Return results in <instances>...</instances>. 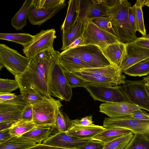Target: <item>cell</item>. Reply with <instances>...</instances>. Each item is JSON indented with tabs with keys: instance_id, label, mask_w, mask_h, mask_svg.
Instances as JSON below:
<instances>
[{
	"instance_id": "22",
	"label": "cell",
	"mask_w": 149,
	"mask_h": 149,
	"mask_svg": "<svg viewBox=\"0 0 149 149\" xmlns=\"http://www.w3.org/2000/svg\"><path fill=\"white\" fill-rule=\"evenodd\" d=\"M56 130H57L54 125L36 126L22 136L33 140L37 144H40L52 135Z\"/></svg>"
},
{
	"instance_id": "15",
	"label": "cell",
	"mask_w": 149,
	"mask_h": 149,
	"mask_svg": "<svg viewBox=\"0 0 149 149\" xmlns=\"http://www.w3.org/2000/svg\"><path fill=\"white\" fill-rule=\"evenodd\" d=\"M140 109L138 106L128 102L105 103L99 106L100 112L111 118L130 116L134 111Z\"/></svg>"
},
{
	"instance_id": "52",
	"label": "cell",
	"mask_w": 149,
	"mask_h": 149,
	"mask_svg": "<svg viewBox=\"0 0 149 149\" xmlns=\"http://www.w3.org/2000/svg\"><path fill=\"white\" fill-rule=\"evenodd\" d=\"M144 6H147L149 8V0H146L144 3Z\"/></svg>"
},
{
	"instance_id": "44",
	"label": "cell",
	"mask_w": 149,
	"mask_h": 149,
	"mask_svg": "<svg viewBox=\"0 0 149 149\" xmlns=\"http://www.w3.org/2000/svg\"><path fill=\"white\" fill-rule=\"evenodd\" d=\"M130 116L140 120H149V114L146 111L141 109L134 111L132 113Z\"/></svg>"
},
{
	"instance_id": "29",
	"label": "cell",
	"mask_w": 149,
	"mask_h": 149,
	"mask_svg": "<svg viewBox=\"0 0 149 149\" xmlns=\"http://www.w3.org/2000/svg\"><path fill=\"white\" fill-rule=\"evenodd\" d=\"M124 73L133 77L146 76L149 74V58L141 61L130 67Z\"/></svg>"
},
{
	"instance_id": "28",
	"label": "cell",
	"mask_w": 149,
	"mask_h": 149,
	"mask_svg": "<svg viewBox=\"0 0 149 149\" xmlns=\"http://www.w3.org/2000/svg\"><path fill=\"white\" fill-rule=\"evenodd\" d=\"M34 35L27 33H0V39L14 42L26 47L33 40Z\"/></svg>"
},
{
	"instance_id": "51",
	"label": "cell",
	"mask_w": 149,
	"mask_h": 149,
	"mask_svg": "<svg viewBox=\"0 0 149 149\" xmlns=\"http://www.w3.org/2000/svg\"><path fill=\"white\" fill-rule=\"evenodd\" d=\"M142 80L146 84L149 85V75L143 77Z\"/></svg>"
},
{
	"instance_id": "47",
	"label": "cell",
	"mask_w": 149,
	"mask_h": 149,
	"mask_svg": "<svg viewBox=\"0 0 149 149\" xmlns=\"http://www.w3.org/2000/svg\"><path fill=\"white\" fill-rule=\"evenodd\" d=\"M27 149H68L50 146L42 143L37 144L35 146Z\"/></svg>"
},
{
	"instance_id": "38",
	"label": "cell",
	"mask_w": 149,
	"mask_h": 149,
	"mask_svg": "<svg viewBox=\"0 0 149 149\" xmlns=\"http://www.w3.org/2000/svg\"><path fill=\"white\" fill-rule=\"evenodd\" d=\"M67 79L72 88L81 87L86 88V82L83 79L76 76L72 73L65 71Z\"/></svg>"
},
{
	"instance_id": "49",
	"label": "cell",
	"mask_w": 149,
	"mask_h": 149,
	"mask_svg": "<svg viewBox=\"0 0 149 149\" xmlns=\"http://www.w3.org/2000/svg\"><path fill=\"white\" fill-rule=\"evenodd\" d=\"M17 122L6 121L0 123V131L11 128Z\"/></svg>"
},
{
	"instance_id": "48",
	"label": "cell",
	"mask_w": 149,
	"mask_h": 149,
	"mask_svg": "<svg viewBox=\"0 0 149 149\" xmlns=\"http://www.w3.org/2000/svg\"><path fill=\"white\" fill-rule=\"evenodd\" d=\"M86 45H87L86 41L81 36L73 42L67 49H70L75 47L78 46Z\"/></svg>"
},
{
	"instance_id": "39",
	"label": "cell",
	"mask_w": 149,
	"mask_h": 149,
	"mask_svg": "<svg viewBox=\"0 0 149 149\" xmlns=\"http://www.w3.org/2000/svg\"><path fill=\"white\" fill-rule=\"evenodd\" d=\"M23 100L29 104L33 105L42 100L45 97L36 93L25 92L21 93Z\"/></svg>"
},
{
	"instance_id": "45",
	"label": "cell",
	"mask_w": 149,
	"mask_h": 149,
	"mask_svg": "<svg viewBox=\"0 0 149 149\" xmlns=\"http://www.w3.org/2000/svg\"><path fill=\"white\" fill-rule=\"evenodd\" d=\"M13 137L10 133V129L0 131V144Z\"/></svg>"
},
{
	"instance_id": "10",
	"label": "cell",
	"mask_w": 149,
	"mask_h": 149,
	"mask_svg": "<svg viewBox=\"0 0 149 149\" xmlns=\"http://www.w3.org/2000/svg\"><path fill=\"white\" fill-rule=\"evenodd\" d=\"M51 94V96L56 97L60 101L69 102L72 97V88L59 61L56 64L53 71Z\"/></svg>"
},
{
	"instance_id": "21",
	"label": "cell",
	"mask_w": 149,
	"mask_h": 149,
	"mask_svg": "<svg viewBox=\"0 0 149 149\" xmlns=\"http://www.w3.org/2000/svg\"><path fill=\"white\" fill-rule=\"evenodd\" d=\"M84 22L76 17L70 27L62 32V46L61 50H66L75 40L81 36Z\"/></svg>"
},
{
	"instance_id": "17",
	"label": "cell",
	"mask_w": 149,
	"mask_h": 149,
	"mask_svg": "<svg viewBox=\"0 0 149 149\" xmlns=\"http://www.w3.org/2000/svg\"><path fill=\"white\" fill-rule=\"evenodd\" d=\"M66 6L65 3L52 8H38L32 4L29 9L28 18L31 24L40 26Z\"/></svg>"
},
{
	"instance_id": "20",
	"label": "cell",
	"mask_w": 149,
	"mask_h": 149,
	"mask_svg": "<svg viewBox=\"0 0 149 149\" xmlns=\"http://www.w3.org/2000/svg\"><path fill=\"white\" fill-rule=\"evenodd\" d=\"M106 129L103 126L95 124L89 126L71 124L70 129L66 132L70 135L78 139H92L94 136Z\"/></svg>"
},
{
	"instance_id": "34",
	"label": "cell",
	"mask_w": 149,
	"mask_h": 149,
	"mask_svg": "<svg viewBox=\"0 0 149 149\" xmlns=\"http://www.w3.org/2000/svg\"><path fill=\"white\" fill-rule=\"evenodd\" d=\"M125 149H149V139L143 135L134 134Z\"/></svg>"
},
{
	"instance_id": "13",
	"label": "cell",
	"mask_w": 149,
	"mask_h": 149,
	"mask_svg": "<svg viewBox=\"0 0 149 149\" xmlns=\"http://www.w3.org/2000/svg\"><path fill=\"white\" fill-rule=\"evenodd\" d=\"M28 104L23 100L21 94L12 100L0 103V123L18 121L23 110Z\"/></svg>"
},
{
	"instance_id": "37",
	"label": "cell",
	"mask_w": 149,
	"mask_h": 149,
	"mask_svg": "<svg viewBox=\"0 0 149 149\" xmlns=\"http://www.w3.org/2000/svg\"><path fill=\"white\" fill-rule=\"evenodd\" d=\"M65 0H33L32 4L38 8H50L64 3Z\"/></svg>"
},
{
	"instance_id": "26",
	"label": "cell",
	"mask_w": 149,
	"mask_h": 149,
	"mask_svg": "<svg viewBox=\"0 0 149 149\" xmlns=\"http://www.w3.org/2000/svg\"><path fill=\"white\" fill-rule=\"evenodd\" d=\"M36 144L32 140L22 136H15L0 144V149H27Z\"/></svg>"
},
{
	"instance_id": "6",
	"label": "cell",
	"mask_w": 149,
	"mask_h": 149,
	"mask_svg": "<svg viewBox=\"0 0 149 149\" xmlns=\"http://www.w3.org/2000/svg\"><path fill=\"white\" fill-rule=\"evenodd\" d=\"M81 36L87 45L97 46L101 50L111 44L120 42L116 36L98 27L88 18L84 21Z\"/></svg>"
},
{
	"instance_id": "19",
	"label": "cell",
	"mask_w": 149,
	"mask_h": 149,
	"mask_svg": "<svg viewBox=\"0 0 149 149\" xmlns=\"http://www.w3.org/2000/svg\"><path fill=\"white\" fill-rule=\"evenodd\" d=\"M127 44L119 42L108 45L102 50L111 65L120 68L126 53Z\"/></svg>"
},
{
	"instance_id": "9",
	"label": "cell",
	"mask_w": 149,
	"mask_h": 149,
	"mask_svg": "<svg viewBox=\"0 0 149 149\" xmlns=\"http://www.w3.org/2000/svg\"><path fill=\"white\" fill-rule=\"evenodd\" d=\"M86 83V89L94 100L104 103L129 102L121 90L120 86H101Z\"/></svg>"
},
{
	"instance_id": "12",
	"label": "cell",
	"mask_w": 149,
	"mask_h": 149,
	"mask_svg": "<svg viewBox=\"0 0 149 149\" xmlns=\"http://www.w3.org/2000/svg\"><path fill=\"white\" fill-rule=\"evenodd\" d=\"M108 8L105 0H79L76 17L83 21L87 18L108 17Z\"/></svg>"
},
{
	"instance_id": "50",
	"label": "cell",
	"mask_w": 149,
	"mask_h": 149,
	"mask_svg": "<svg viewBox=\"0 0 149 149\" xmlns=\"http://www.w3.org/2000/svg\"><path fill=\"white\" fill-rule=\"evenodd\" d=\"M128 18L130 22L134 31L136 32L135 24V19L133 13L132 7H130L128 11Z\"/></svg>"
},
{
	"instance_id": "16",
	"label": "cell",
	"mask_w": 149,
	"mask_h": 149,
	"mask_svg": "<svg viewBox=\"0 0 149 149\" xmlns=\"http://www.w3.org/2000/svg\"><path fill=\"white\" fill-rule=\"evenodd\" d=\"M126 44V54L120 67L122 72L137 63L149 58V49L131 42Z\"/></svg>"
},
{
	"instance_id": "24",
	"label": "cell",
	"mask_w": 149,
	"mask_h": 149,
	"mask_svg": "<svg viewBox=\"0 0 149 149\" xmlns=\"http://www.w3.org/2000/svg\"><path fill=\"white\" fill-rule=\"evenodd\" d=\"M131 133H133L127 129L117 127L107 128L94 136L92 139L93 140L100 141L105 144L121 136Z\"/></svg>"
},
{
	"instance_id": "1",
	"label": "cell",
	"mask_w": 149,
	"mask_h": 149,
	"mask_svg": "<svg viewBox=\"0 0 149 149\" xmlns=\"http://www.w3.org/2000/svg\"><path fill=\"white\" fill-rule=\"evenodd\" d=\"M60 52L54 49L45 50L30 59L24 71L15 77L19 86L20 93L32 92L45 97H51L53 71L59 61Z\"/></svg>"
},
{
	"instance_id": "43",
	"label": "cell",
	"mask_w": 149,
	"mask_h": 149,
	"mask_svg": "<svg viewBox=\"0 0 149 149\" xmlns=\"http://www.w3.org/2000/svg\"><path fill=\"white\" fill-rule=\"evenodd\" d=\"M104 144L101 142L92 140L81 146L79 149H103Z\"/></svg>"
},
{
	"instance_id": "14",
	"label": "cell",
	"mask_w": 149,
	"mask_h": 149,
	"mask_svg": "<svg viewBox=\"0 0 149 149\" xmlns=\"http://www.w3.org/2000/svg\"><path fill=\"white\" fill-rule=\"evenodd\" d=\"M92 140L79 139L70 135L66 132H58L43 141L42 143L58 147L79 149L81 146Z\"/></svg>"
},
{
	"instance_id": "27",
	"label": "cell",
	"mask_w": 149,
	"mask_h": 149,
	"mask_svg": "<svg viewBox=\"0 0 149 149\" xmlns=\"http://www.w3.org/2000/svg\"><path fill=\"white\" fill-rule=\"evenodd\" d=\"M146 0H137L132 7L135 19L136 31H138L142 36L146 35V31L142 11Z\"/></svg>"
},
{
	"instance_id": "32",
	"label": "cell",
	"mask_w": 149,
	"mask_h": 149,
	"mask_svg": "<svg viewBox=\"0 0 149 149\" xmlns=\"http://www.w3.org/2000/svg\"><path fill=\"white\" fill-rule=\"evenodd\" d=\"M134 134L131 133L124 135L105 143L103 149H125L132 139Z\"/></svg>"
},
{
	"instance_id": "31",
	"label": "cell",
	"mask_w": 149,
	"mask_h": 149,
	"mask_svg": "<svg viewBox=\"0 0 149 149\" xmlns=\"http://www.w3.org/2000/svg\"><path fill=\"white\" fill-rule=\"evenodd\" d=\"M78 2L79 0H70L68 1L66 16L61 27L62 32L66 31L73 24V17L77 11Z\"/></svg>"
},
{
	"instance_id": "46",
	"label": "cell",
	"mask_w": 149,
	"mask_h": 149,
	"mask_svg": "<svg viewBox=\"0 0 149 149\" xmlns=\"http://www.w3.org/2000/svg\"><path fill=\"white\" fill-rule=\"evenodd\" d=\"M17 96L14 93H11L0 92V103L12 100Z\"/></svg>"
},
{
	"instance_id": "42",
	"label": "cell",
	"mask_w": 149,
	"mask_h": 149,
	"mask_svg": "<svg viewBox=\"0 0 149 149\" xmlns=\"http://www.w3.org/2000/svg\"><path fill=\"white\" fill-rule=\"evenodd\" d=\"M131 42L139 46L149 49V34L137 38Z\"/></svg>"
},
{
	"instance_id": "23",
	"label": "cell",
	"mask_w": 149,
	"mask_h": 149,
	"mask_svg": "<svg viewBox=\"0 0 149 149\" xmlns=\"http://www.w3.org/2000/svg\"><path fill=\"white\" fill-rule=\"evenodd\" d=\"M59 62L65 71L74 72L85 68H95L78 58L59 54Z\"/></svg>"
},
{
	"instance_id": "18",
	"label": "cell",
	"mask_w": 149,
	"mask_h": 149,
	"mask_svg": "<svg viewBox=\"0 0 149 149\" xmlns=\"http://www.w3.org/2000/svg\"><path fill=\"white\" fill-rule=\"evenodd\" d=\"M82 79L103 77L122 76L124 74L120 68L112 65L103 67L85 68L72 72Z\"/></svg>"
},
{
	"instance_id": "4",
	"label": "cell",
	"mask_w": 149,
	"mask_h": 149,
	"mask_svg": "<svg viewBox=\"0 0 149 149\" xmlns=\"http://www.w3.org/2000/svg\"><path fill=\"white\" fill-rule=\"evenodd\" d=\"M61 54L78 58L96 67L111 65L100 47L94 45L87 44L78 46L64 50Z\"/></svg>"
},
{
	"instance_id": "36",
	"label": "cell",
	"mask_w": 149,
	"mask_h": 149,
	"mask_svg": "<svg viewBox=\"0 0 149 149\" xmlns=\"http://www.w3.org/2000/svg\"><path fill=\"white\" fill-rule=\"evenodd\" d=\"M19 88V84L15 79H0V92L11 93Z\"/></svg>"
},
{
	"instance_id": "33",
	"label": "cell",
	"mask_w": 149,
	"mask_h": 149,
	"mask_svg": "<svg viewBox=\"0 0 149 149\" xmlns=\"http://www.w3.org/2000/svg\"><path fill=\"white\" fill-rule=\"evenodd\" d=\"M71 121L68 115L59 109L56 115L54 126L59 132H67L71 126Z\"/></svg>"
},
{
	"instance_id": "25",
	"label": "cell",
	"mask_w": 149,
	"mask_h": 149,
	"mask_svg": "<svg viewBox=\"0 0 149 149\" xmlns=\"http://www.w3.org/2000/svg\"><path fill=\"white\" fill-rule=\"evenodd\" d=\"M33 0H26L19 10L11 19V24L16 30H22L26 25L29 9L32 4Z\"/></svg>"
},
{
	"instance_id": "5",
	"label": "cell",
	"mask_w": 149,
	"mask_h": 149,
	"mask_svg": "<svg viewBox=\"0 0 149 149\" xmlns=\"http://www.w3.org/2000/svg\"><path fill=\"white\" fill-rule=\"evenodd\" d=\"M30 59L3 44H0V69L5 68L15 77L22 73Z\"/></svg>"
},
{
	"instance_id": "8",
	"label": "cell",
	"mask_w": 149,
	"mask_h": 149,
	"mask_svg": "<svg viewBox=\"0 0 149 149\" xmlns=\"http://www.w3.org/2000/svg\"><path fill=\"white\" fill-rule=\"evenodd\" d=\"M103 126L106 128L117 127L127 129L134 134L143 135L149 139V120H142L130 116L105 118Z\"/></svg>"
},
{
	"instance_id": "30",
	"label": "cell",
	"mask_w": 149,
	"mask_h": 149,
	"mask_svg": "<svg viewBox=\"0 0 149 149\" xmlns=\"http://www.w3.org/2000/svg\"><path fill=\"white\" fill-rule=\"evenodd\" d=\"M36 126L33 121L27 122L20 120L10 129V133L13 137L22 136Z\"/></svg>"
},
{
	"instance_id": "11",
	"label": "cell",
	"mask_w": 149,
	"mask_h": 149,
	"mask_svg": "<svg viewBox=\"0 0 149 149\" xmlns=\"http://www.w3.org/2000/svg\"><path fill=\"white\" fill-rule=\"evenodd\" d=\"M54 29L41 30L34 35L32 41L23 49L26 57L29 59L38 54L47 50L54 49L53 44L56 38Z\"/></svg>"
},
{
	"instance_id": "40",
	"label": "cell",
	"mask_w": 149,
	"mask_h": 149,
	"mask_svg": "<svg viewBox=\"0 0 149 149\" xmlns=\"http://www.w3.org/2000/svg\"><path fill=\"white\" fill-rule=\"evenodd\" d=\"M33 112L32 105L28 104L23 110L20 120L25 121H33Z\"/></svg>"
},
{
	"instance_id": "2",
	"label": "cell",
	"mask_w": 149,
	"mask_h": 149,
	"mask_svg": "<svg viewBox=\"0 0 149 149\" xmlns=\"http://www.w3.org/2000/svg\"><path fill=\"white\" fill-rule=\"evenodd\" d=\"M108 17L120 42L125 43L132 42L137 37L130 22L128 11L131 7L127 0H107Z\"/></svg>"
},
{
	"instance_id": "53",
	"label": "cell",
	"mask_w": 149,
	"mask_h": 149,
	"mask_svg": "<svg viewBox=\"0 0 149 149\" xmlns=\"http://www.w3.org/2000/svg\"><path fill=\"white\" fill-rule=\"evenodd\" d=\"M146 85H147V88L148 89V90L149 91V85L148 84H146Z\"/></svg>"
},
{
	"instance_id": "35",
	"label": "cell",
	"mask_w": 149,
	"mask_h": 149,
	"mask_svg": "<svg viewBox=\"0 0 149 149\" xmlns=\"http://www.w3.org/2000/svg\"><path fill=\"white\" fill-rule=\"evenodd\" d=\"M91 19L98 27L117 37L116 34L112 26L111 22L108 17H97Z\"/></svg>"
},
{
	"instance_id": "7",
	"label": "cell",
	"mask_w": 149,
	"mask_h": 149,
	"mask_svg": "<svg viewBox=\"0 0 149 149\" xmlns=\"http://www.w3.org/2000/svg\"><path fill=\"white\" fill-rule=\"evenodd\" d=\"M120 87L130 102L149 112V91L142 80H125Z\"/></svg>"
},
{
	"instance_id": "3",
	"label": "cell",
	"mask_w": 149,
	"mask_h": 149,
	"mask_svg": "<svg viewBox=\"0 0 149 149\" xmlns=\"http://www.w3.org/2000/svg\"><path fill=\"white\" fill-rule=\"evenodd\" d=\"M33 122L36 126H54L58 111L63 106L58 100L45 97L42 100L32 105Z\"/></svg>"
},
{
	"instance_id": "41",
	"label": "cell",
	"mask_w": 149,
	"mask_h": 149,
	"mask_svg": "<svg viewBox=\"0 0 149 149\" xmlns=\"http://www.w3.org/2000/svg\"><path fill=\"white\" fill-rule=\"evenodd\" d=\"M71 123L72 125L83 126H89L94 125L93 124L92 115L86 116L80 120H71Z\"/></svg>"
}]
</instances>
